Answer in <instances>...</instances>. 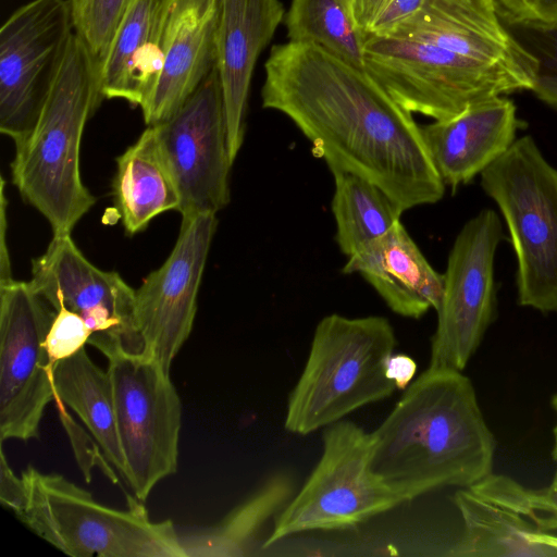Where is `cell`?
<instances>
[{"instance_id":"obj_7","label":"cell","mask_w":557,"mask_h":557,"mask_svg":"<svg viewBox=\"0 0 557 557\" xmlns=\"http://www.w3.org/2000/svg\"><path fill=\"white\" fill-rule=\"evenodd\" d=\"M364 70L403 108L434 121L451 119L469 107L518 90L527 79L430 42L393 35L364 42Z\"/></svg>"},{"instance_id":"obj_20","label":"cell","mask_w":557,"mask_h":557,"mask_svg":"<svg viewBox=\"0 0 557 557\" xmlns=\"http://www.w3.org/2000/svg\"><path fill=\"white\" fill-rule=\"evenodd\" d=\"M284 17L278 0H222L218 70L234 163L244 141L245 113L255 64Z\"/></svg>"},{"instance_id":"obj_33","label":"cell","mask_w":557,"mask_h":557,"mask_svg":"<svg viewBox=\"0 0 557 557\" xmlns=\"http://www.w3.org/2000/svg\"><path fill=\"white\" fill-rule=\"evenodd\" d=\"M0 456V502L16 516L25 506V484L22 475L17 478L9 466L2 448Z\"/></svg>"},{"instance_id":"obj_16","label":"cell","mask_w":557,"mask_h":557,"mask_svg":"<svg viewBox=\"0 0 557 557\" xmlns=\"http://www.w3.org/2000/svg\"><path fill=\"white\" fill-rule=\"evenodd\" d=\"M388 35L430 42L505 69L534 87L539 61L503 24L495 0H424Z\"/></svg>"},{"instance_id":"obj_1","label":"cell","mask_w":557,"mask_h":557,"mask_svg":"<svg viewBox=\"0 0 557 557\" xmlns=\"http://www.w3.org/2000/svg\"><path fill=\"white\" fill-rule=\"evenodd\" d=\"M264 69L263 108L292 120L330 170L371 181L403 211L443 198L421 126L364 69L293 41L272 47Z\"/></svg>"},{"instance_id":"obj_19","label":"cell","mask_w":557,"mask_h":557,"mask_svg":"<svg viewBox=\"0 0 557 557\" xmlns=\"http://www.w3.org/2000/svg\"><path fill=\"white\" fill-rule=\"evenodd\" d=\"M521 125L515 103L500 96L421 128L444 184L456 188L502 157L515 143Z\"/></svg>"},{"instance_id":"obj_14","label":"cell","mask_w":557,"mask_h":557,"mask_svg":"<svg viewBox=\"0 0 557 557\" xmlns=\"http://www.w3.org/2000/svg\"><path fill=\"white\" fill-rule=\"evenodd\" d=\"M152 126L177 185L178 212L216 214L230 202L233 164L218 66L169 119Z\"/></svg>"},{"instance_id":"obj_29","label":"cell","mask_w":557,"mask_h":557,"mask_svg":"<svg viewBox=\"0 0 557 557\" xmlns=\"http://www.w3.org/2000/svg\"><path fill=\"white\" fill-rule=\"evenodd\" d=\"M424 0H352L357 26L368 38L385 36L416 13Z\"/></svg>"},{"instance_id":"obj_2","label":"cell","mask_w":557,"mask_h":557,"mask_svg":"<svg viewBox=\"0 0 557 557\" xmlns=\"http://www.w3.org/2000/svg\"><path fill=\"white\" fill-rule=\"evenodd\" d=\"M370 436L372 472L407 503L493 472L495 440L462 371L429 367Z\"/></svg>"},{"instance_id":"obj_12","label":"cell","mask_w":557,"mask_h":557,"mask_svg":"<svg viewBox=\"0 0 557 557\" xmlns=\"http://www.w3.org/2000/svg\"><path fill=\"white\" fill-rule=\"evenodd\" d=\"M30 282L0 284V438H37L54 400L45 339L55 310Z\"/></svg>"},{"instance_id":"obj_36","label":"cell","mask_w":557,"mask_h":557,"mask_svg":"<svg viewBox=\"0 0 557 557\" xmlns=\"http://www.w3.org/2000/svg\"><path fill=\"white\" fill-rule=\"evenodd\" d=\"M7 199L4 196V180L1 178V244H0V284L13 280L11 272V263L9 250L5 245V230H7Z\"/></svg>"},{"instance_id":"obj_4","label":"cell","mask_w":557,"mask_h":557,"mask_svg":"<svg viewBox=\"0 0 557 557\" xmlns=\"http://www.w3.org/2000/svg\"><path fill=\"white\" fill-rule=\"evenodd\" d=\"M396 345L384 317L322 318L288 397L285 430L307 435L391 396L397 386L387 375V363Z\"/></svg>"},{"instance_id":"obj_24","label":"cell","mask_w":557,"mask_h":557,"mask_svg":"<svg viewBox=\"0 0 557 557\" xmlns=\"http://www.w3.org/2000/svg\"><path fill=\"white\" fill-rule=\"evenodd\" d=\"M52 383L54 400H61L78 416L109 463L124 478L125 463L108 370L97 366L83 348L54 364Z\"/></svg>"},{"instance_id":"obj_32","label":"cell","mask_w":557,"mask_h":557,"mask_svg":"<svg viewBox=\"0 0 557 557\" xmlns=\"http://www.w3.org/2000/svg\"><path fill=\"white\" fill-rule=\"evenodd\" d=\"M498 13L518 27L557 26V0H495Z\"/></svg>"},{"instance_id":"obj_21","label":"cell","mask_w":557,"mask_h":557,"mask_svg":"<svg viewBox=\"0 0 557 557\" xmlns=\"http://www.w3.org/2000/svg\"><path fill=\"white\" fill-rule=\"evenodd\" d=\"M343 273L360 274L393 312L405 318L419 319L441 305L444 275L433 269L400 221L348 257Z\"/></svg>"},{"instance_id":"obj_8","label":"cell","mask_w":557,"mask_h":557,"mask_svg":"<svg viewBox=\"0 0 557 557\" xmlns=\"http://www.w3.org/2000/svg\"><path fill=\"white\" fill-rule=\"evenodd\" d=\"M321 457L300 491L276 516L263 547L306 531L358 525L404 503L371 470V436L341 420L325 428Z\"/></svg>"},{"instance_id":"obj_28","label":"cell","mask_w":557,"mask_h":557,"mask_svg":"<svg viewBox=\"0 0 557 557\" xmlns=\"http://www.w3.org/2000/svg\"><path fill=\"white\" fill-rule=\"evenodd\" d=\"M134 1L69 0L75 35L89 50L98 70Z\"/></svg>"},{"instance_id":"obj_10","label":"cell","mask_w":557,"mask_h":557,"mask_svg":"<svg viewBox=\"0 0 557 557\" xmlns=\"http://www.w3.org/2000/svg\"><path fill=\"white\" fill-rule=\"evenodd\" d=\"M75 35L69 0H32L0 29V131L15 143L34 127Z\"/></svg>"},{"instance_id":"obj_11","label":"cell","mask_w":557,"mask_h":557,"mask_svg":"<svg viewBox=\"0 0 557 557\" xmlns=\"http://www.w3.org/2000/svg\"><path fill=\"white\" fill-rule=\"evenodd\" d=\"M29 282L53 310L65 307L77 313L90 331L88 344L108 360L144 354L135 290L117 272L92 264L71 234L53 235L46 251L33 260Z\"/></svg>"},{"instance_id":"obj_9","label":"cell","mask_w":557,"mask_h":557,"mask_svg":"<svg viewBox=\"0 0 557 557\" xmlns=\"http://www.w3.org/2000/svg\"><path fill=\"white\" fill-rule=\"evenodd\" d=\"M124 480L144 502L177 470L182 403L170 372L146 356L109 360Z\"/></svg>"},{"instance_id":"obj_3","label":"cell","mask_w":557,"mask_h":557,"mask_svg":"<svg viewBox=\"0 0 557 557\" xmlns=\"http://www.w3.org/2000/svg\"><path fill=\"white\" fill-rule=\"evenodd\" d=\"M101 100L98 65L74 35L34 127L15 143L11 163L14 186L47 219L53 235L71 234L96 202L79 163L85 125Z\"/></svg>"},{"instance_id":"obj_27","label":"cell","mask_w":557,"mask_h":557,"mask_svg":"<svg viewBox=\"0 0 557 557\" xmlns=\"http://www.w3.org/2000/svg\"><path fill=\"white\" fill-rule=\"evenodd\" d=\"M285 24L289 41L318 46L364 69L367 37L355 21L352 0H292Z\"/></svg>"},{"instance_id":"obj_26","label":"cell","mask_w":557,"mask_h":557,"mask_svg":"<svg viewBox=\"0 0 557 557\" xmlns=\"http://www.w3.org/2000/svg\"><path fill=\"white\" fill-rule=\"evenodd\" d=\"M334 177L332 213L335 240L350 257L386 234L404 212L377 185L355 173L331 170Z\"/></svg>"},{"instance_id":"obj_31","label":"cell","mask_w":557,"mask_h":557,"mask_svg":"<svg viewBox=\"0 0 557 557\" xmlns=\"http://www.w3.org/2000/svg\"><path fill=\"white\" fill-rule=\"evenodd\" d=\"M89 338L90 331L77 313L65 307L58 308L45 339L52 369L59 361L85 348Z\"/></svg>"},{"instance_id":"obj_37","label":"cell","mask_w":557,"mask_h":557,"mask_svg":"<svg viewBox=\"0 0 557 557\" xmlns=\"http://www.w3.org/2000/svg\"><path fill=\"white\" fill-rule=\"evenodd\" d=\"M552 406H553V409L555 410L556 412V416H557V393L553 396L552 398ZM554 447H553V453H552V456H553V459L556 463V470H555V475H554V479H553V482L550 484V486L557 488V422L554 426Z\"/></svg>"},{"instance_id":"obj_22","label":"cell","mask_w":557,"mask_h":557,"mask_svg":"<svg viewBox=\"0 0 557 557\" xmlns=\"http://www.w3.org/2000/svg\"><path fill=\"white\" fill-rule=\"evenodd\" d=\"M172 0H135L99 66L102 99L143 108L163 66V44Z\"/></svg>"},{"instance_id":"obj_34","label":"cell","mask_w":557,"mask_h":557,"mask_svg":"<svg viewBox=\"0 0 557 557\" xmlns=\"http://www.w3.org/2000/svg\"><path fill=\"white\" fill-rule=\"evenodd\" d=\"M533 505L537 512H545L540 516L539 528L546 532L557 530V488L549 486L544 490H532Z\"/></svg>"},{"instance_id":"obj_17","label":"cell","mask_w":557,"mask_h":557,"mask_svg":"<svg viewBox=\"0 0 557 557\" xmlns=\"http://www.w3.org/2000/svg\"><path fill=\"white\" fill-rule=\"evenodd\" d=\"M454 502L463 533L449 549L454 557H556L557 549L533 541L540 515L532 490L503 474H488L458 490Z\"/></svg>"},{"instance_id":"obj_35","label":"cell","mask_w":557,"mask_h":557,"mask_svg":"<svg viewBox=\"0 0 557 557\" xmlns=\"http://www.w3.org/2000/svg\"><path fill=\"white\" fill-rule=\"evenodd\" d=\"M417 371L414 360L404 354H394L387 363V375L397 389H405L412 381Z\"/></svg>"},{"instance_id":"obj_18","label":"cell","mask_w":557,"mask_h":557,"mask_svg":"<svg viewBox=\"0 0 557 557\" xmlns=\"http://www.w3.org/2000/svg\"><path fill=\"white\" fill-rule=\"evenodd\" d=\"M222 0H172L163 66L141 108L147 126L169 119L218 66Z\"/></svg>"},{"instance_id":"obj_5","label":"cell","mask_w":557,"mask_h":557,"mask_svg":"<svg viewBox=\"0 0 557 557\" xmlns=\"http://www.w3.org/2000/svg\"><path fill=\"white\" fill-rule=\"evenodd\" d=\"M25 506L16 517L35 534L72 557H186L170 521H151L138 499L110 508L61 474L28 467L21 473Z\"/></svg>"},{"instance_id":"obj_13","label":"cell","mask_w":557,"mask_h":557,"mask_svg":"<svg viewBox=\"0 0 557 557\" xmlns=\"http://www.w3.org/2000/svg\"><path fill=\"white\" fill-rule=\"evenodd\" d=\"M497 213L484 209L469 220L450 249L430 366L462 371L496 315L494 256L503 238Z\"/></svg>"},{"instance_id":"obj_6","label":"cell","mask_w":557,"mask_h":557,"mask_svg":"<svg viewBox=\"0 0 557 557\" xmlns=\"http://www.w3.org/2000/svg\"><path fill=\"white\" fill-rule=\"evenodd\" d=\"M481 183L508 226L519 304L557 311V170L524 136L481 173Z\"/></svg>"},{"instance_id":"obj_15","label":"cell","mask_w":557,"mask_h":557,"mask_svg":"<svg viewBox=\"0 0 557 557\" xmlns=\"http://www.w3.org/2000/svg\"><path fill=\"white\" fill-rule=\"evenodd\" d=\"M216 226L214 213L182 216L171 253L135 290L137 324L145 343L143 356L154 359L168 372L193 330Z\"/></svg>"},{"instance_id":"obj_30","label":"cell","mask_w":557,"mask_h":557,"mask_svg":"<svg viewBox=\"0 0 557 557\" xmlns=\"http://www.w3.org/2000/svg\"><path fill=\"white\" fill-rule=\"evenodd\" d=\"M521 28L530 42L527 48L539 61L537 76L532 91L541 100L557 109V26Z\"/></svg>"},{"instance_id":"obj_25","label":"cell","mask_w":557,"mask_h":557,"mask_svg":"<svg viewBox=\"0 0 557 557\" xmlns=\"http://www.w3.org/2000/svg\"><path fill=\"white\" fill-rule=\"evenodd\" d=\"M293 480L278 472L234 508L220 523L181 537L186 557H237L250 554L257 534L287 504Z\"/></svg>"},{"instance_id":"obj_23","label":"cell","mask_w":557,"mask_h":557,"mask_svg":"<svg viewBox=\"0 0 557 557\" xmlns=\"http://www.w3.org/2000/svg\"><path fill=\"white\" fill-rule=\"evenodd\" d=\"M115 205L127 234L144 231L157 215L177 210L181 197L154 126L116 158Z\"/></svg>"}]
</instances>
